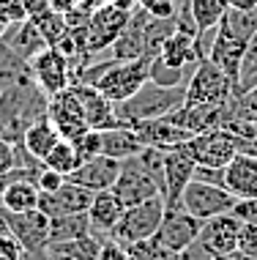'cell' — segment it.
Returning a JSON list of instances; mask_svg holds the SVG:
<instances>
[{"label":"cell","mask_w":257,"mask_h":260,"mask_svg":"<svg viewBox=\"0 0 257 260\" xmlns=\"http://www.w3.org/2000/svg\"><path fill=\"white\" fill-rule=\"evenodd\" d=\"M118 173H121V161L107 156V153H96L90 159H82L77 170L68 173L66 178L71 184L85 186L88 192H104V189H113Z\"/></svg>","instance_id":"15"},{"label":"cell","mask_w":257,"mask_h":260,"mask_svg":"<svg viewBox=\"0 0 257 260\" xmlns=\"http://www.w3.org/2000/svg\"><path fill=\"white\" fill-rule=\"evenodd\" d=\"M47 115H50V121L58 126L60 137H66V140L80 137L82 132L88 129V121H85V112H82V104H80L77 96H74L71 88H66V90H60V93L50 96Z\"/></svg>","instance_id":"14"},{"label":"cell","mask_w":257,"mask_h":260,"mask_svg":"<svg viewBox=\"0 0 257 260\" xmlns=\"http://www.w3.org/2000/svg\"><path fill=\"white\" fill-rule=\"evenodd\" d=\"M9 230V222H6V208L0 206V233H6Z\"/></svg>","instance_id":"44"},{"label":"cell","mask_w":257,"mask_h":260,"mask_svg":"<svg viewBox=\"0 0 257 260\" xmlns=\"http://www.w3.org/2000/svg\"><path fill=\"white\" fill-rule=\"evenodd\" d=\"M233 214L238 216L241 222H246V224H257V198L238 200V203H235V208H233Z\"/></svg>","instance_id":"39"},{"label":"cell","mask_w":257,"mask_h":260,"mask_svg":"<svg viewBox=\"0 0 257 260\" xmlns=\"http://www.w3.org/2000/svg\"><path fill=\"white\" fill-rule=\"evenodd\" d=\"M151 60H154V55H142L134 60H113L107 72L93 82V88L101 90L113 104L129 99L151 80Z\"/></svg>","instance_id":"3"},{"label":"cell","mask_w":257,"mask_h":260,"mask_svg":"<svg viewBox=\"0 0 257 260\" xmlns=\"http://www.w3.org/2000/svg\"><path fill=\"white\" fill-rule=\"evenodd\" d=\"M233 99V82L211 58H200L186 85V102L192 104H219L225 107Z\"/></svg>","instance_id":"6"},{"label":"cell","mask_w":257,"mask_h":260,"mask_svg":"<svg viewBox=\"0 0 257 260\" xmlns=\"http://www.w3.org/2000/svg\"><path fill=\"white\" fill-rule=\"evenodd\" d=\"M180 260H189V257H183V255H180Z\"/></svg>","instance_id":"49"},{"label":"cell","mask_w":257,"mask_h":260,"mask_svg":"<svg viewBox=\"0 0 257 260\" xmlns=\"http://www.w3.org/2000/svg\"><path fill=\"white\" fill-rule=\"evenodd\" d=\"M30 77L47 96H55L71 85L74 72L68 66V55L58 47H44L36 58H30Z\"/></svg>","instance_id":"8"},{"label":"cell","mask_w":257,"mask_h":260,"mask_svg":"<svg viewBox=\"0 0 257 260\" xmlns=\"http://www.w3.org/2000/svg\"><path fill=\"white\" fill-rule=\"evenodd\" d=\"M80 161H82V156H80L77 145H74L71 140H66V137H60L58 143H55V148L44 156V165L47 167H52V170H58V173H63V175L77 170Z\"/></svg>","instance_id":"30"},{"label":"cell","mask_w":257,"mask_h":260,"mask_svg":"<svg viewBox=\"0 0 257 260\" xmlns=\"http://www.w3.org/2000/svg\"><path fill=\"white\" fill-rule=\"evenodd\" d=\"M0 39H3L14 52L22 55L25 60L36 58L44 47H50L36 19H22V22H19V19H11V22L6 25V30H3V36H0Z\"/></svg>","instance_id":"22"},{"label":"cell","mask_w":257,"mask_h":260,"mask_svg":"<svg viewBox=\"0 0 257 260\" xmlns=\"http://www.w3.org/2000/svg\"><path fill=\"white\" fill-rule=\"evenodd\" d=\"M126 249H129V257L131 260H180L178 252H172V249L164 247V244H159L154 236L142 238V241L126 244Z\"/></svg>","instance_id":"32"},{"label":"cell","mask_w":257,"mask_h":260,"mask_svg":"<svg viewBox=\"0 0 257 260\" xmlns=\"http://www.w3.org/2000/svg\"><path fill=\"white\" fill-rule=\"evenodd\" d=\"M244 99H246L249 107H252V110L257 112V85H254L252 90H246V93H244Z\"/></svg>","instance_id":"43"},{"label":"cell","mask_w":257,"mask_h":260,"mask_svg":"<svg viewBox=\"0 0 257 260\" xmlns=\"http://www.w3.org/2000/svg\"><path fill=\"white\" fill-rule=\"evenodd\" d=\"M142 148H145V143L140 140V135L126 123L101 132V153H107V156H113L118 161L134 159Z\"/></svg>","instance_id":"24"},{"label":"cell","mask_w":257,"mask_h":260,"mask_svg":"<svg viewBox=\"0 0 257 260\" xmlns=\"http://www.w3.org/2000/svg\"><path fill=\"white\" fill-rule=\"evenodd\" d=\"M107 3H113L115 9H123V11H131V9H137V0H107Z\"/></svg>","instance_id":"42"},{"label":"cell","mask_w":257,"mask_h":260,"mask_svg":"<svg viewBox=\"0 0 257 260\" xmlns=\"http://www.w3.org/2000/svg\"><path fill=\"white\" fill-rule=\"evenodd\" d=\"M194 178L205 181V184L225 186V167H203V165H197L194 167Z\"/></svg>","instance_id":"40"},{"label":"cell","mask_w":257,"mask_h":260,"mask_svg":"<svg viewBox=\"0 0 257 260\" xmlns=\"http://www.w3.org/2000/svg\"><path fill=\"white\" fill-rule=\"evenodd\" d=\"M6 222L9 230L19 238V244L25 247L27 257H41L50 244V216L41 208L22 211V214H11L6 211Z\"/></svg>","instance_id":"10"},{"label":"cell","mask_w":257,"mask_h":260,"mask_svg":"<svg viewBox=\"0 0 257 260\" xmlns=\"http://www.w3.org/2000/svg\"><path fill=\"white\" fill-rule=\"evenodd\" d=\"M183 102H186V85L167 88V85H159V82L148 80L137 93H131L129 99L115 104V115L121 123L131 126V123H140V121H151V118L170 115Z\"/></svg>","instance_id":"2"},{"label":"cell","mask_w":257,"mask_h":260,"mask_svg":"<svg viewBox=\"0 0 257 260\" xmlns=\"http://www.w3.org/2000/svg\"><path fill=\"white\" fill-rule=\"evenodd\" d=\"M244 222L233 214H219L203 222L197 236V244L203 247L211 257H222V255H235L238 252V236Z\"/></svg>","instance_id":"9"},{"label":"cell","mask_w":257,"mask_h":260,"mask_svg":"<svg viewBox=\"0 0 257 260\" xmlns=\"http://www.w3.org/2000/svg\"><path fill=\"white\" fill-rule=\"evenodd\" d=\"M68 88L74 90V96H77L80 104H82L88 129L104 132V129H113V126H121V121H118V115H115V104L109 102L101 90H96L93 85H88V82H71Z\"/></svg>","instance_id":"17"},{"label":"cell","mask_w":257,"mask_h":260,"mask_svg":"<svg viewBox=\"0 0 257 260\" xmlns=\"http://www.w3.org/2000/svg\"><path fill=\"white\" fill-rule=\"evenodd\" d=\"M27 260H44V257H27Z\"/></svg>","instance_id":"47"},{"label":"cell","mask_w":257,"mask_h":260,"mask_svg":"<svg viewBox=\"0 0 257 260\" xmlns=\"http://www.w3.org/2000/svg\"><path fill=\"white\" fill-rule=\"evenodd\" d=\"M58 140H60V132H58V126L50 121V115L33 121L25 129V135H22V143L27 145V151H30L33 156H39V159H44L47 153L55 148Z\"/></svg>","instance_id":"27"},{"label":"cell","mask_w":257,"mask_h":260,"mask_svg":"<svg viewBox=\"0 0 257 260\" xmlns=\"http://www.w3.org/2000/svg\"><path fill=\"white\" fill-rule=\"evenodd\" d=\"M90 200H93V192H88L85 186L71 184V181H63V186H58L55 192H41L39 208L44 211L47 216H63V214H85Z\"/></svg>","instance_id":"18"},{"label":"cell","mask_w":257,"mask_h":260,"mask_svg":"<svg viewBox=\"0 0 257 260\" xmlns=\"http://www.w3.org/2000/svg\"><path fill=\"white\" fill-rule=\"evenodd\" d=\"M235 203H238V198L230 189L216 186V184H205V181H197V178H192V184L180 194V208L203 222L211 219V216H219V214H230L235 208Z\"/></svg>","instance_id":"7"},{"label":"cell","mask_w":257,"mask_h":260,"mask_svg":"<svg viewBox=\"0 0 257 260\" xmlns=\"http://www.w3.org/2000/svg\"><path fill=\"white\" fill-rule=\"evenodd\" d=\"M0 260H27L25 247L19 244V238L11 230L0 233Z\"/></svg>","instance_id":"34"},{"label":"cell","mask_w":257,"mask_h":260,"mask_svg":"<svg viewBox=\"0 0 257 260\" xmlns=\"http://www.w3.org/2000/svg\"><path fill=\"white\" fill-rule=\"evenodd\" d=\"M99 260H131L126 244L115 241V238H104L101 249H99Z\"/></svg>","instance_id":"38"},{"label":"cell","mask_w":257,"mask_h":260,"mask_svg":"<svg viewBox=\"0 0 257 260\" xmlns=\"http://www.w3.org/2000/svg\"><path fill=\"white\" fill-rule=\"evenodd\" d=\"M126 206L121 203V198L113 189H104V192H93V200L88 206V222H90V233L99 241L109 238V233L115 230V224L121 222Z\"/></svg>","instance_id":"19"},{"label":"cell","mask_w":257,"mask_h":260,"mask_svg":"<svg viewBox=\"0 0 257 260\" xmlns=\"http://www.w3.org/2000/svg\"><path fill=\"white\" fill-rule=\"evenodd\" d=\"M6 25H9V19H6V17H0V36H3V30H6Z\"/></svg>","instance_id":"46"},{"label":"cell","mask_w":257,"mask_h":260,"mask_svg":"<svg viewBox=\"0 0 257 260\" xmlns=\"http://www.w3.org/2000/svg\"><path fill=\"white\" fill-rule=\"evenodd\" d=\"M41 200V189L36 186V181H9L0 186V206L11 214H22V211L39 208Z\"/></svg>","instance_id":"26"},{"label":"cell","mask_w":257,"mask_h":260,"mask_svg":"<svg viewBox=\"0 0 257 260\" xmlns=\"http://www.w3.org/2000/svg\"><path fill=\"white\" fill-rule=\"evenodd\" d=\"M63 181H66V175L63 173H58V170H52V167H41L39 175H36V186L41 189V192H55L58 186H63Z\"/></svg>","instance_id":"37"},{"label":"cell","mask_w":257,"mask_h":260,"mask_svg":"<svg viewBox=\"0 0 257 260\" xmlns=\"http://www.w3.org/2000/svg\"><path fill=\"white\" fill-rule=\"evenodd\" d=\"M192 72H194V66H189V69H175V66H170V63H164L159 55H154V60H151V80L159 82V85H167V88L189 85Z\"/></svg>","instance_id":"31"},{"label":"cell","mask_w":257,"mask_h":260,"mask_svg":"<svg viewBox=\"0 0 257 260\" xmlns=\"http://www.w3.org/2000/svg\"><path fill=\"white\" fill-rule=\"evenodd\" d=\"M254 137H257V123H254Z\"/></svg>","instance_id":"48"},{"label":"cell","mask_w":257,"mask_h":260,"mask_svg":"<svg viewBox=\"0 0 257 260\" xmlns=\"http://www.w3.org/2000/svg\"><path fill=\"white\" fill-rule=\"evenodd\" d=\"M194 161L186 156L180 148H172V151H164V206L170 211L172 208H180V194L183 189L192 184L194 178Z\"/></svg>","instance_id":"16"},{"label":"cell","mask_w":257,"mask_h":260,"mask_svg":"<svg viewBox=\"0 0 257 260\" xmlns=\"http://www.w3.org/2000/svg\"><path fill=\"white\" fill-rule=\"evenodd\" d=\"M200 228H203V219L186 214L183 208H172V211L167 208V211H164L162 224H159V230L154 233V238H156L159 244H164L167 249L183 255V252L189 249L194 241H197Z\"/></svg>","instance_id":"12"},{"label":"cell","mask_w":257,"mask_h":260,"mask_svg":"<svg viewBox=\"0 0 257 260\" xmlns=\"http://www.w3.org/2000/svg\"><path fill=\"white\" fill-rule=\"evenodd\" d=\"M101 241L93 233L68 238V241H50L44 249V260H99Z\"/></svg>","instance_id":"25"},{"label":"cell","mask_w":257,"mask_h":260,"mask_svg":"<svg viewBox=\"0 0 257 260\" xmlns=\"http://www.w3.org/2000/svg\"><path fill=\"white\" fill-rule=\"evenodd\" d=\"M30 77V60H25L19 52H14L3 39H0V93L6 88L17 85Z\"/></svg>","instance_id":"28"},{"label":"cell","mask_w":257,"mask_h":260,"mask_svg":"<svg viewBox=\"0 0 257 260\" xmlns=\"http://www.w3.org/2000/svg\"><path fill=\"white\" fill-rule=\"evenodd\" d=\"M129 14L131 11L115 9L113 3L96 6L88 17V52H101L113 47V41L121 36V30L129 22Z\"/></svg>","instance_id":"13"},{"label":"cell","mask_w":257,"mask_h":260,"mask_svg":"<svg viewBox=\"0 0 257 260\" xmlns=\"http://www.w3.org/2000/svg\"><path fill=\"white\" fill-rule=\"evenodd\" d=\"M213 260H246V257H241V255H222V257H213Z\"/></svg>","instance_id":"45"},{"label":"cell","mask_w":257,"mask_h":260,"mask_svg":"<svg viewBox=\"0 0 257 260\" xmlns=\"http://www.w3.org/2000/svg\"><path fill=\"white\" fill-rule=\"evenodd\" d=\"M14 167V145L0 137V175H6Z\"/></svg>","instance_id":"41"},{"label":"cell","mask_w":257,"mask_h":260,"mask_svg":"<svg viewBox=\"0 0 257 260\" xmlns=\"http://www.w3.org/2000/svg\"><path fill=\"white\" fill-rule=\"evenodd\" d=\"M151 17H178V0H137Z\"/></svg>","instance_id":"36"},{"label":"cell","mask_w":257,"mask_h":260,"mask_svg":"<svg viewBox=\"0 0 257 260\" xmlns=\"http://www.w3.org/2000/svg\"><path fill=\"white\" fill-rule=\"evenodd\" d=\"M131 129L140 135V140L145 145H154V148L162 151H172L178 145H183L192 135L186 129H180L167 118H151V121H140V123H131Z\"/></svg>","instance_id":"23"},{"label":"cell","mask_w":257,"mask_h":260,"mask_svg":"<svg viewBox=\"0 0 257 260\" xmlns=\"http://www.w3.org/2000/svg\"><path fill=\"white\" fill-rule=\"evenodd\" d=\"M47 107H50V96L33 82V77L6 88L0 93V137L9 143H19L27 126L47 115Z\"/></svg>","instance_id":"1"},{"label":"cell","mask_w":257,"mask_h":260,"mask_svg":"<svg viewBox=\"0 0 257 260\" xmlns=\"http://www.w3.org/2000/svg\"><path fill=\"white\" fill-rule=\"evenodd\" d=\"M235 255L246 257V260H257V224H246L241 228L238 236V252Z\"/></svg>","instance_id":"35"},{"label":"cell","mask_w":257,"mask_h":260,"mask_svg":"<svg viewBox=\"0 0 257 260\" xmlns=\"http://www.w3.org/2000/svg\"><path fill=\"white\" fill-rule=\"evenodd\" d=\"M167 121H172L180 129H186L189 135H200V132H211L222 126V118H225V107L219 104H192L183 102L178 110H172L170 115H164Z\"/></svg>","instance_id":"20"},{"label":"cell","mask_w":257,"mask_h":260,"mask_svg":"<svg viewBox=\"0 0 257 260\" xmlns=\"http://www.w3.org/2000/svg\"><path fill=\"white\" fill-rule=\"evenodd\" d=\"M71 143L77 145L82 159H90V156H96V153H101V132L99 129H85L80 137H74Z\"/></svg>","instance_id":"33"},{"label":"cell","mask_w":257,"mask_h":260,"mask_svg":"<svg viewBox=\"0 0 257 260\" xmlns=\"http://www.w3.org/2000/svg\"><path fill=\"white\" fill-rule=\"evenodd\" d=\"M113 192L129 208V206H137V203H145V200L156 198V194H162V189H159L154 175L140 167V161L126 159V161H121V173H118V178L113 184Z\"/></svg>","instance_id":"11"},{"label":"cell","mask_w":257,"mask_h":260,"mask_svg":"<svg viewBox=\"0 0 257 260\" xmlns=\"http://www.w3.org/2000/svg\"><path fill=\"white\" fill-rule=\"evenodd\" d=\"M225 189H230L238 200L257 198V156L238 151L225 167Z\"/></svg>","instance_id":"21"},{"label":"cell","mask_w":257,"mask_h":260,"mask_svg":"<svg viewBox=\"0 0 257 260\" xmlns=\"http://www.w3.org/2000/svg\"><path fill=\"white\" fill-rule=\"evenodd\" d=\"M90 233L88 211L85 214H63V216H50V241H68Z\"/></svg>","instance_id":"29"},{"label":"cell","mask_w":257,"mask_h":260,"mask_svg":"<svg viewBox=\"0 0 257 260\" xmlns=\"http://www.w3.org/2000/svg\"><path fill=\"white\" fill-rule=\"evenodd\" d=\"M164 198L156 194V198L145 200V203H137V206H129L123 211L121 222L115 224V230L109 233V238L121 244H131V241H142V238H151L159 230V224L164 219Z\"/></svg>","instance_id":"5"},{"label":"cell","mask_w":257,"mask_h":260,"mask_svg":"<svg viewBox=\"0 0 257 260\" xmlns=\"http://www.w3.org/2000/svg\"><path fill=\"white\" fill-rule=\"evenodd\" d=\"M180 151L189 156L194 165L203 167H227L230 159L238 153V137L227 129H211V132H200L192 135L183 145H178Z\"/></svg>","instance_id":"4"}]
</instances>
